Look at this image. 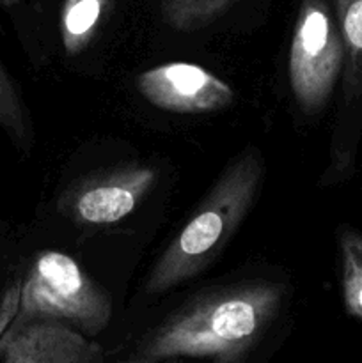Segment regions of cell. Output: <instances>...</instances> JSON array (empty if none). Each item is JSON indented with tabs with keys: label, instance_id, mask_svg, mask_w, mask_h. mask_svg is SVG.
Segmentation results:
<instances>
[{
	"label": "cell",
	"instance_id": "277c9868",
	"mask_svg": "<svg viewBox=\"0 0 362 363\" xmlns=\"http://www.w3.org/2000/svg\"><path fill=\"white\" fill-rule=\"evenodd\" d=\"M343 67L344 43L329 4L302 0L287 73L295 99L305 113H316L327 105Z\"/></svg>",
	"mask_w": 362,
	"mask_h": 363
},
{
	"label": "cell",
	"instance_id": "6da1fadb",
	"mask_svg": "<svg viewBox=\"0 0 362 363\" xmlns=\"http://www.w3.org/2000/svg\"><path fill=\"white\" fill-rule=\"evenodd\" d=\"M283 300L284 287L266 280L209 291L169 315L146 339L142 353L148 360L240 363L270 328Z\"/></svg>",
	"mask_w": 362,
	"mask_h": 363
},
{
	"label": "cell",
	"instance_id": "9c48e42d",
	"mask_svg": "<svg viewBox=\"0 0 362 363\" xmlns=\"http://www.w3.org/2000/svg\"><path fill=\"white\" fill-rule=\"evenodd\" d=\"M344 43L343 92L346 101L362 96V0H334Z\"/></svg>",
	"mask_w": 362,
	"mask_h": 363
},
{
	"label": "cell",
	"instance_id": "52a82bcc",
	"mask_svg": "<svg viewBox=\"0 0 362 363\" xmlns=\"http://www.w3.org/2000/svg\"><path fill=\"white\" fill-rule=\"evenodd\" d=\"M0 357L2 363H105L98 344L55 321H32L11 330Z\"/></svg>",
	"mask_w": 362,
	"mask_h": 363
},
{
	"label": "cell",
	"instance_id": "7c38bea8",
	"mask_svg": "<svg viewBox=\"0 0 362 363\" xmlns=\"http://www.w3.org/2000/svg\"><path fill=\"white\" fill-rule=\"evenodd\" d=\"M21 291H23V280H16L0 296V353H2L4 340L13 330L20 314Z\"/></svg>",
	"mask_w": 362,
	"mask_h": 363
},
{
	"label": "cell",
	"instance_id": "3957f363",
	"mask_svg": "<svg viewBox=\"0 0 362 363\" xmlns=\"http://www.w3.org/2000/svg\"><path fill=\"white\" fill-rule=\"evenodd\" d=\"M112 312L110 294L73 257L50 250L35 259L23 280L13 330L32 321H55L96 337L109 326Z\"/></svg>",
	"mask_w": 362,
	"mask_h": 363
},
{
	"label": "cell",
	"instance_id": "8992f818",
	"mask_svg": "<svg viewBox=\"0 0 362 363\" xmlns=\"http://www.w3.org/2000/svg\"><path fill=\"white\" fill-rule=\"evenodd\" d=\"M138 94L153 106L172 113H209L227 108L234 91L227 82L194 62H167L135 78Z\"/></svg>",
	"mask_w": 362,
	"mask_h": 363
},
{
	"label": "cell",
	"instance_id": "5bb4252c",
	"mask_svg": "<svg viewBox=\"0 0 362 363\" xmlns=\"http://www.w3.org/2000/svg\"><path fill=\"white\" fill-rule=\"evenodd\" d=\"M151 360H148V358H146V360H141V362H137V363H149Z\"/></svg>",
	"mask_w": 362,
	"mask_h": 363
},
{
	"label": "cell",
	"instance_id": "7a4b0ae2",
	"mask_svg": "<svg viewBox=\"0 0 362 363\" xmlns=\"http://www.w3.org/2000/svg\"><path fill=\"white\" fill-rule=\"evenodd\" d=\"M263 172L265 163L256 147H247L227 165L194 216L153 266L146 282L148 294H162L188 282L222 254L258 197Z\"/></svg>",
	"mask_w": 362,
	"mask_h": 363
},
{
	"label": "cell",
	"instance_id": "ba28073f",
	"mask_svg": "<svg viewBox=\"0 0 362 363\" xmlns=\"http://www.w3.org/2000/svg\"><path fill=\"white\" fill-rule=\"evenodd\" d=\"M112 4L114 0H64L60 41L66 55H80L89 48Z\"/></svg>",
	"mask_w": 362,
	"mask_h": 363
},
{
	"label": "cell",
	"instance_id": "8fae6325",
	"mask_svg": "<svg viewBox=\"0 0 362 363\" xmlns=\"http://www.w3.org/2000/svg\"><path fill=\"white\" fill-rule=\"evenodd\" d=\"M341 282L346 312L362 319V234L343 230L339 236Z\"/></svg>",
	"mask_w": 362,
	"mask_h": 363
},
{
	"label": "cell",
	"instance_id": "30bf717a",
	"mask_svg": "<svg viewBox=\"0 0 362 363\" xmlns=\"http://www.w3.org/2000/svg\"><path fill=\"white\" fill-rule=\"evenodd\" d=\"M238 0H160L167 27L177 32H194L208 27Z\"/></svg>",
	"mask_w": 362,
	"mask_h": 363
},
{
	"label": "cell",
	"instance_id": "5b68a950",
	"mask_svg": "<svg viewBox=\"0 0 362 363\" xmlns=\"http://www.w3.org/2000/svg\"><path fill=\"white\" fill-rule=\"evenodd\" d=\"M156 179L158 172L151 165L106 170L75 184L60 201V209L80 225H112L137 209Z\"/></svg>",
	"mask_w": 362,
	"mask_h": 363
},
{
	"label": "cell",
	"instance_id": "4fadbf2b",
	"mask_svg": "<svg viewBox=\"0 0 362 363\" xmlns=\"http://www.w3.org/2000/svg\"><path fill=\"white\" fill-rule=\"evenodd\" d=\"M21 0H0V6L4 7H14L16 4H20Z\"/></svg>",
	"mask_w": 362,
	"mask_h": 363
}]
</instances>
